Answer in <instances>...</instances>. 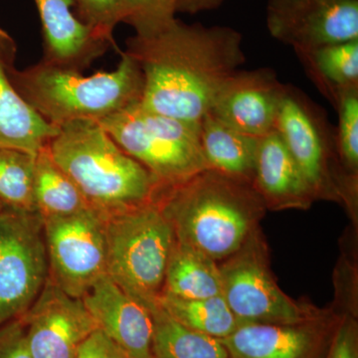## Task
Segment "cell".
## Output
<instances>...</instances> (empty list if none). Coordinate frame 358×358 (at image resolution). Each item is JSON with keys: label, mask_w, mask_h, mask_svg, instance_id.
<instances>
[{"label": "cell", "mask_w": 358, "mask_h": 358, "mask_svg": "<svg viewBox=\"0 0 358 358\" xmlns=\"http://www.w3.org/2000/svg\"><path fill=\"white\" fill-rule=\"evenodd\" d=\"M176 0H120L117 21L150 36L166 29L176 20Z\"/></svg>", "instance_id": "cell-26"}, {"label": "cell", "mask_w": 358, "mask_h": 358, "mask_svg": "<svg viewBox=\"0 0 358 358\" xmlns=\"http://www.w3.org/2000/svg\"><path fill=\"white\" fill-rule=\"evenodd\" d=\"M33 199L42 218L63 217L89 209L79 188L52 159L47 145L35 159Z\"/></svg>", "instance_id": "cell-22"}, {"label": "cell", "mask_w": 358, "mask_h": 358, "mask_svg": "<svg viewBox=\"0 0 358 358\" xmlns=\"http://www.w3.org/2000/svg\"><path fill=\"white\" fill-rule=\"evenodd\" d=\"M49 278L43 218L37 212L0 210V327L30 308Z\"/></svg>", "instance_id": "cell-8"}, {"label": "cell", "mask_w": 358, "mask_h": 358, "mask_svg": "<svg viewBox=\"0 0 358 358\" xmlns=\"http://www.w3.org/2000/svg\"><path fill=\"white\" fill-rule=\"evenodd\" d=\"M16 46L0 29V148L37 152L58 133L17 93L9 79Z\"/></svg>", "instance_id": "cell-17"}, {"label": "cell", "mask_w": 358, "mask_h": 358, "mask_svg": "<svg viewBox=\"0 0 358 358\" xmlns=\"http://www.w3.org/2000/svg\"><path fill=\"white\" fill-rule=\"evenodd\" d=\"M338 128L336 131L339 162L348 180L357 185L358 171V91L341 96L336 108Z\"/></svg>", "instance_id": "cell-27"}, {"label": "cell", "mask_w": 358, "mask_h": 358, "mask_svg": "<svg viewBox=\"0 0 358 358\" xmlns=\"http://www.w3.org/2000/svg\"><path fill=\"white\" fill-rule=\"evenodd\" d=\"M148 310L154 320L155 358H230L220 339L182 326L159 303Z\"/></svg>", "instance_id": "cell-23"}, {"label": "cell", "mask_w": 358, "mask_h": 358, "mask_svg": "<svg viewBox=\"0 0 358 358\" xmlns=\"http://www.w3.org/2000/svg\"><path fill=\"white\" fill-rule=\"evenodd\" d=\"M44 38V57L48 64L80 71L117 44L85 24L71 11L74 0H34Z\"/></svg>", "instance_id": "cell-16"}, {"label": "cell", "mask_w": 358, "mask_h": 358, "mask_svg": "<svg viewBox=\"0 0 358 358\" xmlns=\"http://www.w3.org/2000/svg\"><path fill=\"white\" fill-rule=\"evenodd\" d=\"M275 129L300 167L315 199H345L348 192H355L334 169V162L339 166L341 162L336 131L326 114L291 85H285Z\"/></svg>", "instance_id": "cell-7"}, {"label": "cell", "mask_w": 358, "mask_h": 358, "mask_svg": "<svg viewBox=\"0 0 358 358\" xmlns=\"http://www.w3.org/2000/svg\"><path fill=\"white\" fill-rule=\"evenodd\" d=\"M252 185L271 208H307L315 199L275 129L260 138Z\"/></svg>", "instance_id": "cell-18"}, {"label": "cell", "mask_w": 358, "mask_h": 358, "mask_svg": "<svg viewBox=\"0 0 358 358\" xmlns=\"http://www.w3.org/2000/svg\"><path fill=\"white\" fill-rule=\"evenodd\" d=\"M98 122L162 185H174L208 169L196 122L157 114L140 102Z\"/></svg>", "instance_id": "cell-6"}, {"label": "cell", "mask_w": 358, "mask_h": 358, "mask_svg": "<svg viewBox=\"0 0 358 358\" xmlns=\"http://www.w3.org/2000/svg\"><path fill=\"white\" fill-rule=\"evenodd\" d=\"M324 358H358L357 327L352 320L338 322Z\"/></svg>", "instance_id": "cell-30"}, {"label": "cell", "mask_w": 358, "mask_h": 358, "mask_svg": "<svg viewBox=\"0 0 358 358\" xmlns=\"http://www.w3.org/2000/svg\"><path fill=\"white\" fill-rule=\"evenodd\" d=\"M296 55L310 81L334 108L341 96L358 91V39Z\"/></svg>", "instance_id": "cell-20"}, {"label": "cell", "mask_w": 358, "mask_h": 358, "mask_svg": "<svg viewBox=\"0 0 358 358\" xmlns=\"http://www.w3.org/2000/svg\"><path fill=\"white\" fill-rule=\"evenodd\" d=\"M109 275L129 296L150 310L159 303L176 236L157 204L102 217Z\"/></svg>", "instance_id": "cell-5"}, {"label": "cell", "mask_w": 358, "mask_h": 358, "mask_svg": "<svg viewBox=\"0 0 358 358\" xmlns=\"http://www.w3.org/2000/svg\"><path fill=\"white\" fill-rule=\"evenodd\" d=\"M225 0H176L178 13L195 14L220 6Z\"/></svg>", "instance_id": "cell-32"}, {"label": "cell", "mask_w": 358, "mask_h": 358, "mask_svg": "<svg viewBox=\"0 0 358 358\" xmlns=\"http://www.w3.org/2000/svg\"><path fill=\"white\" fill-rule=\"evenodd\" d=\"M338 324L326 315L296 324H244L220 341L230 358H324Z\"/></svg>", "instance_id": "cell-13"}, {"label": "cell", "mask_w": 358, "mask_h": 358, "mask_svg": "<svg viewBox=\"0 0 358 358\" xmlns=\"http://www.w3.org/2000/svg\"><path fill=\"white\" fill-rule=\"evenodd\" d=\"M159 303L179 324L212 338H227L244 324L231 312L222 296L189 300L162 294Z\"/></svg>", "instance_id": "cell-24"}, {"label": "cell", "mask_w": 358, "mask_h": 358, "mask_svg": "<svg viewBox=\"0 0 358 358\" xmlns=\"http://www.w3.org/2000/svg\"><path fill=\"white\" fill-rule=\"evenodd\" d=\"M273 38L296 52L358 39V0H268Z\"/></svg>", "instance_id": "cell-11"}, {"label": "cell", "mask_w": 358, "mask_h": 358, "mask_svg": "<svg viewBox=\"0 0 358 358\" xmlns=\"http://www.w3.org/2000/svg\"><path fill=\"white\" fill-rule=\"evenodd\" d=\"M155 201L178 242L217 263L251 239L266 207L253 186L212 169L160 185Z\"/></svg>", "instance_id": "cell-2"}, {"label": "cell", "mask_w": 358, "mask_h": 358, "mask_svg": "<svg viewBox=\"0 0 358 358\" xmlns=\"http://www.w3.org/2000/svg\"><path fill=\"white\" fill-rule=\"evenodd\" d=\"M43 221L49 279L68 296L83 298L107 270L102 216L89 208Z\"/></svg>", "instance_id": "cell-10"}, {"label": "cell", "mask_w": 358, "mask_h": 358, "mask_svg": "<svg viewBox=\"0 0 358 358\" xmlns=\"http://www.w3.org/2000/svg\"><path fill=\"white\" fill-rule=\"evenodd\" d=\"M76 358H128L100 329L94 331L80 348Z\"/></svg>", "instance_id": "cell-31"}, {"label": "cell", "mask_w": 358, "mask_h": 358, "mask_svg": "<svg viewBox=\"0 0 358 358\" xmlns=\"http://www.w3.org/2000/svg\"><path fill=\"white\" fill-rule=\"evenodd\" d=\"M120 0H74L82 22L91 26L105 38L115 44L114 29L117 21Z\"/></svg>", "instance_id": "cell-28"}, {"label": "cell", "mask_w": 358, "mask_h": 358, "mask_svg": "<svg viewBox=\"0 0 358 358\" xmlns=\"http://www.w3.org/2000/svg\"><path fill=\"white\" fill-rule=\"evenodd\" d=\"M54 162L102 217L154 201L162 183L95 121L59 127L47 143Z\"/></svg>", "instance_id": "cell-3"}, {"label": "cell", "mask_w": 358, "mask_h": 358, "mask_svg": "<svg viewBox=\"0 0 358 358\" xmlns=\"http://www.w3.org/2000/svg\"><path fill=\"white\" fill-rule=\"evenodd\" d=\"M162 294L189 300L222 296L219 263L176 239Z\"/></svg>", "instance_id": "cell-21"}, {"label": "cell", "mask_w": 358, "mask_h": 358, "mask_svg": "<svg viewBox=\"0 0 358 358\" xmlns=\"http://www.w3.org/2000/svg\"><path fill=\"white\" fill-rule=\"evenodd\" d=\"M284 88L274 70L240 69L223 85L208 113L242 133L261 138L275 129Z\"/></svg>", "instance_id": "cell-14"}, {"label": "cell", "mask_w": 358, "mask_h": 358, "mask_svg": "<svg viewBox=\"0 0 358 358\" xmlns=\"http://www.w3.org/2000/svg\"><path fill=\"white\" fill-rule=\"evenodd\" d=\"M4 207V205L1 203V202H0V210H1L2 208H3Z\"/></svg>", "instance_id": "cell-33"}, {"label": "cell", "mask_w": 358, "mask_h": 358, "mask_svg": "<svg viewBox=\"0 0 358 358\" xmlns=\"http://www.w3.org/2000/svg\"><path fill=\"white\" fill-rule=\"evenodd\" d=\"M102 331L128 358H155L152 313L107 274L82 298Z\"/></svg>", "instance_id": "cell-15"}, {"label": "cell", "mask_w": 358, "mask_h": 358, "mask_svg": "<svg viewBox=\"0 0 358 358\" xmlns=\"http://www.w3.org/2000/svg\"><path fill=\"white\" fill-rule=\"evenodd\" d=\"M222 262L219 264L222 296L243 324H296L324 317L279 288L255 234Z\"/></svg>", "instance_id": "cell-9"}, {"label": "cell", "mask_w": 358, "mask_h": 358, "mask_svg": "<svg viewBox=\"0 0 358 358\" xmlns=\"http://www.w3.org/2000/svg\"><path fill=\"white\" fill-rule=\"evenodd\" d=\"M121 61L112 72L84 76L80 71L45 63L22 71L9 70V79L26 103L49 124L95 121L140 102L143 73L133 58L120 51Z\"/></svg>", "instance_id": "cell-4"}, {"label": "cell", "mask_w": 358, "mask_h": 358, "mask_svg": "<svg viewBox=\"0 0 358 358\" xmlns=\"http://www.w3.org/2000/svg\"><path fill=\"white\" fill-rule=\"evenodd\" d=\"M36 155L0 148V202L9 208L35 211L33 199Z\"/></svg>", "instance_id": "cell-25"}, {"label": "cell", "mask_w": 358, "mask_h": 358, "mask_svg": "<svg viewBox=\"0 0 358 358\" xmlns=\"http://www.w3.org/2000/svg\"><path fill=\"white\" fill-rule=\"evenodd\" d=\"M20 317L33 358H76L85 341L99 329L82 299L68 296L49 278Z\"/></svg>", "instance_id": "cell-12"}, {"label": "cell", "mask_w": 358, "mask_h": 358, "mask_svg": "<svg viewBox=\"0 0 358 358\" xmlns=\"http://www.w3.org/2000/svg\"><path fill=\"white\" fill-rule=\"evenodd\" d=\"M242 43L234 28L178 20L157 34L129 37L124 52L143 77L141 105L199 124L223 85L246 62Z\"/></svg>", "instance_id": "cell-1"}, {"label": "cell", "mask_w": 358, "mask_h": 358, "mask_svg": "<svg viewBox=\"0 0 358 358\" xmlns=\"http://www.w3.org/2000/svg\"><path fill=\"white\" fill-rule=\"evenodd\" d=\"M199 134L208 169L252 185L260 138L228 126L210 113L200 121Z\"/></svg>", "instance_id": "cell-19"}, {"label": "cell", "mask_w": 358, "mask_h": 358, "mask_svg": "<svg viewBox=\"0 0 358 358\" xmlns=\"http://www.w3.org/2000/svg\"><path fill=\"white\" fill-rule=\"evenodd\" d=\"M0 358H33L27 348L21 317L0 327Z\"/></svg>", "instance_id": "cell-29"}]
</instances>
